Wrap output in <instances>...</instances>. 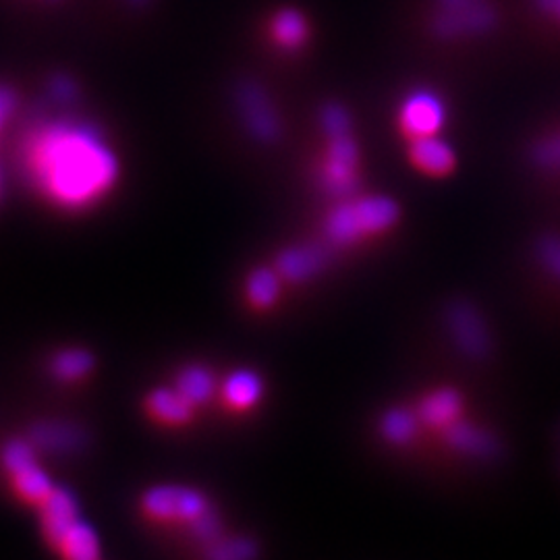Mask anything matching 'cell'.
Listing matches in <instances>:
<instances>
[{
    "mask_svg": "<svg viewBox=\"0 0 560 560\" xmlns=\"http://www.w3.org/2000/svg\"><path fill=\"white\" fill-rule=\"evenodd\" d=\"M30 180L62 210H88L104 200L120 175L117 154L94 127L75 120L42 122L23 143Z\"/></svg>",
    "mask_w": 560,
    "mask_h": 560,
    "instance_id": "obj_1",
    "label": "cell"
},
{
    "mask_svg": "<svg viewBox=\"0 0 560 560\" xmlns=\"http://www.w3.org/2000/svg\"><path fill=\"white\" fill-rule=\"evenodd\" d=\"M400 219L399 203L386 196H361L340 203L324 222L330 245L349 247L390 231Z\"/></svg>",
    "mask_w": 560,
    "mask_h": 560,
    "instance_id": "obj_3",
    "label": "cell"
},
{
    "mask_svg": "<svg viewBox=\"0 0 560 560\" xmlns=\"http://www.w3.org/2000/svg\"><path fill=\"white\" fill-rule=\"evenodd\" d=\"M497 21L499 15L490 0H436L430 32L441 40H457L488 34Z\"/></svg>",
    "mask_w": 560,
    "mask_h": 560,
    "instance_id": "obj_4",
    "label": "cell"
},
{
    "mask_svg": "<svg viewBox=\"0 0 560 560\" xmlns=\"http://www.w3.org/2000/svg\"><path fill=\"white\" fill-rule=\"evenodd\" d=\"M444 104L432 92H413L400 106L399 122L402 133L411 140L439 136L444 125Z\"/></svg>",
    "mask_w": 560,
    "mask_h": 560,
    "instance_id": "obj_8",
    "label": "cell"
},
{
    "mask_svg": "<svg viewBox=\"0 0 560 560\" xmlns=\"http://www.w3.org/2000/svg\"><path fill=\"white\" fill-rule=\"evenodd\" d=\"M2 467L23 501L40 506L57 488L36 457V448L25 441H11L2 448Z\"/></svg>",
    "mask_w": 560,
    "mask_h": 560,
    "instance_id": "obj_5",
    "label": "cell"
},
{
    "mask_svg": "<svg viewBox=\"0 0 560 560\" xmlns=\"http://www.w3.org/2000/svg\"><path fill=\"white\" fill-rule=\"evenodd\" d=\"M307 21L295 9H284L272 20V36L280 48L298 50L307 40Z\"/></svg>",
    "mask_w": 560,
    "mask_h": 560,
    "instance_id": "obj_19",
    "label": "cell"
},
{
    "mask_svg": "<svg viewBox=\"0 0 560 560\" xmlns=\"http://www.w3.org/2000/svg\"><path fill=\"white\" fill-rule=\"evenodd\" d=\"M409 161L420 171L421 175L432 177V179L448 177L457 166V156H455L453 148L446 141H442L439 136L411 140Z\"/></svg>",
    "mask_w": 560,
    "mask_h": 560,
    "instance_id": "obj_10",
    "label": "cell"
},
{
    "mask_svg": "<svg viewBox=\"0 0 560 560\" xmlns=\"http://www.w3.org/2000/svg\"><path fill=\"white\" fill-rule=\"evenodd\" d=\"M328 145L322 162L320 179L326 194L351 198L360 180V148L353 140V129L326 133Z\"/></svg>",
    "mask_w": 560,
    "mask_h": 560,
    "instance_id": "obj_6",
    "label": "cell"
},
{
    "mask_svg": "<svg viewBox=\"0 0 560 560\" xmlns=\"http://www.w3.org/2000/svg\"><path fill=\"white\" fill-rule=\"evenodd\" d=\"M326 266V254L322 247L305 245V247H289L280 252L275 261V268L280 279L289 282H305L318 277Z\"/></svg>",
    "mask_w": 560,
    "mask_h": 560,
    "instance_id": "obj_12",
    "label": "cell"
},
{
    "mask_svg": "<svg viewBox=\"0 0 560 560\" xmlns=\"http://www.w3.org/2000/svg\"><path fill=\"white\" fill-rule=\"evenodd\" d=\"M60 557L71 560H94L101 557V538L90 523L80 520L62 538L57 548Z\"/></svg>",
    "mask_w": 560,
    "mask_h": 560,
    "instance_id": "obj_16",
    "label": "cell"
},
{
    "mask_svg": "<svg viewBox=\"0 0 560 560\" xmlns=\"http://www.w3.org/2000/svg\"><path fill=\"white\" fill-rule=\"evenodd\" d=\"M448 326H459V330H453V332H455V339L459 340L460 347L469 355L486 353V349H488L486 330L481 328L476 314H471V310L455 305L448 314Z\"/></svg>",
    "mask_w": 560,
    "mask_h": 560,
    "instance_id": "obj_17",
    "label": "cell"
},
{
    "mask_svg": "<svg viewBox=\"0 0 560 560\" xmlns=\"http://www.w3.org/2000/svg\"><path fill=\"white\" fill-rule=\"evenodd\" d=\"M145 520L159 525L187 527L198 540L214 544L221 536V521L210 501L187 486H156L141 499Z\"/></svg>",
    "mask_w": 560,
    "mask_h": 560,
    "instance_id": "obj_2",
    "label": "cell"
},
{
    "mask_svg": "<svg viewBox=\"0 0 560 560\" xmlns=\"http://www.w3.org/2000/svg\"><path fill=\"white\" fill-rule=\"evenodd\" d=\"M131 4H136V7H145L148 2H152V0H129Z\"/></svg>",
    "mask_w": 560,
    "mask_h": 560,
    "instance_id": "obj_26",
    "label": "cell"
},
{
    "mask_svg": "<svg viewBox=\"0 0 560 560\" xmlns=\"http://www.w3.org/2000/svg\"><path fill=\"white\" fill-rule=\"evenodd\" d=\"M185 399L189 400L194 407H200L203 402L214 395V376L208 368L203 365H187L179 372L173 384Z\"/></svg>",
    "mask_w": 560,
    "mask_h": 560,
    "instance_id": "obj_18",
    "label": "cell"
},
{
    "mask_svg": "<svg viewBox=\"0 0 560 560\" xmlns=\"http://www.w3.org/2000/svg\"><path fill=\"white\" fill-rule=\"evenodd\" d=\"M13 106H15L13 94H9L7 90H0V127H2L4 119L13 113Z\"/></svg>",
    "mask_w": 560,
    "mask_h": 560,
    "instance_id": "obj_24",
    "label": "cell"
},
{
    "mask_svg": "<svg viewBox=\"0 0 560 560\" xmlns=\"http://www.w3.org/2000/svg\"><path fill=\"white\" fill-rule=\"evenodd\" d=\"M32 441L40 444L42 448L62 453V451H73L81 444L80 430L73 425H62V423H42L36 425L32 432Z\"/></svg>",
    "mask_w": 560,
    "mask_h": 560,
    "instance_id": "obj_21",
    "label": "cell"
},
{
    "mask_svg": "<svg viewBox=\"0 0 560 560\" xmlns=\"http://www.w3.org/2000/svg\"><path fill=\"white\" fill-rule=\"evenodd\" d=\"M420 430V416L409 409H390L381 421V432L384 441L397 446H405L416 441Z\"/></svg>",
    "mask_w": 560,
    "mask_h": 560,
    "instance_id": "obj_20",
    "label": "cell"
},
{
    "mask_svg": "<svg viewBox=\"0 0 560 560\" xmlns=\"http://www.w3.org/2000/svg\"><path fill=\"white\" fill-rule=\"evenodd\" d=\"M145 411L152 420L166 428H180L194 420L196 407L175 386L156 388L145 399Z\"/></svg>",
    "mask_w": 560,
    "mask_h": 560,
    "instance_id": "obj_11",
    "label": "cell"
},
{
    "mask_svg": "<svg viewBox=\"0 0 560 560\" xmlns=\"http://www.w3.org/2000/svg\"><path fill=\"white\" fill-rule=\"evenodd\" d=\"M264 397V382L256 372L240 370L222 382V405L226 411L245 413L256 409Z\"/></svg>",
    "mask_w": 560,
    "mask_h": 560,
    "instance_id": "obj_13",
    "label": "cell"
},
{
    "mask_svg": "<svg viewBox=\"0 0 560 560\" xmlns=\"http://www.w3.org/2000/svg\"><path fill=\"white\" fill-rule=\"evenodd\" d=\"M38 509H40L44 541L57 550L62 538L67 536V532L81 520L78 501L69 490L55 488L50 492V497L42 502Z\"/></svg>",
    "mask_w": 560,
    "mask_h": 560,
    "instance_id": "obj_9",
    "label": "cell"
},
{
    "mask_svg": "<svg viewBox=\"0 0 560 560\" xmlns=\"http://www.w3.org/2000/svg\"><path fill=\"white\" fill-rule=\"evenodd\" d=\"M235 102H237V110L245 129L256 140L264 143L279 140L282 133L279 113L260 83L252 80L240 81L235 90Z\"/></svg>",
    "mask_w": 560,
    "mask_h": 560,
    "instance_id": "obj_7",
    "label": "cell"
},
{
    "mask_svg": "<svg viewBox=\"0 0 560 560\" xmlns=\"http://www.w3.org/2000/svg\"><path fill=\"white\" fill-rule=\"evenodd\" d=\"M280 275L277 268H258L245 282V301L252 310L266 312L270 310L280 295Z\"/></svg>",
    "mask_w": 560,
    "mask_h": 560,
    "instance_id": "obj_15",
    "label": "cell"
},
{
    "mask_svg": "<svg viewBox=\"0 0 560 560\" xmlns=\"http://www.w3.org/2000/svg\"><path fill=\"white\" fill-rule=\"evenodd\" d=\"M460 413H463V402L455 390H436L421 400L418 409L421 423L436 430H446L448 425L459 421Z\"/></svg>",
    "mask_w": 560,
    "mask_h": 560,
    "instance_id": "obj_14",
    "label": "cell"
},
{
    "mask_svg": "<svg viewBox=\"0 0 560 560\" xmlns=\"http://www.w3.org/2000/svg\"><path fill=\"white\" fill-rule=\"evenodd\" d=\"M444 439L451 446L459 448L460 453H467V455H481L490 451V442L486 439V434L474 430L471 425H465L460 420L444 430Z\"/></svg>",
    "mask_w": 560,
    "mask_h": 560,
    "instance_id": "obj_23",
    "label": "cell"
},
{
    "mask_svg": "<svg viewBox=\"0 0 560 560\" xmlns=\"http://www.w3.org/2000/svg\"><path fill=\"white\" fill-rule=\"evenodd\" d=\"M55 378L62 382L81 381L94 368V358L85 349H65L50 363Z\"/></svg>",
    "mask_w": 560,
    "mask_h": 560,
    "instance_id": "obj_22",
    "label": "cell"
},
{
    "mask_svg": "<svg viewBox=\"0 0 560 560\" xmlns=\"http://www.w3.org/2000/svg\"><path fill=\"white\" fill-rule=\"evenodd\" d=\"M540 11L560 21V0H536Z\"/></svg>",
    "mask_w": 560,
    "mask_h": 560,
    "instance_id": "obj_25",
    "label": "cell"
}]
</instances>
